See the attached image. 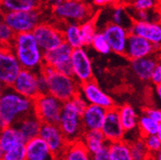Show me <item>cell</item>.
<instances>
[{"label": "cell", "instance_id": "26", "mask_svg": "<svg viewBox=\"0 0 161 160\" xmlns=\"http://www.w3.org/2000/svg\"><path fill=\"white\" fill-rule=\"evenodd\" d=\"M62 30L64 37V42L70 45L73 49L85 47L84 39L82 36V33H80V27L79 23H63Z\"/></svg>", "mask_w": 161, "mask_h": 160}, {"label": "cell", "instance_id": "1", "mask_svg": "<svg viewBox=\"0 0 161 160\" xmlns=\"http://www.w3.org/2000/svg\"><path fill=\"white\" fill-rule=\"evenodd\" d=\"M34 112V100L17 93L7 86L0 100V130L15 126L26 115Z\"/></svg>", "mask_w": 161, "mask_h": 160}, {"label": "cell", "instance_id": "32", "mask_svg": "<svg viewBox=\"0 0 161 160\" xmlns=\"http://www.w3.org/2000/svg\"><path fill=\"white\" fill-rule=\"evenodd\" d=\"M158 124L153 119L149 117L146 114H142L139 116L138 121V130L141 137H145L148 135H153L157 133Z\"/></svg>", "mask_w": 161, "mask_h": 160}, {"label": "cell", "instance_id": "16", "mask_svg": "<svg viewBox=\"0 0 161 160\" xmlns=\"http://www.w3.org/2000/svg\"><path fill=\"white\" fill-rule=\"evenodd\" d=\"M101 130L108 142L125 139V130L121 123L118 107H114L107 110L105 121Z\"/></svg>", "mask_w": 161, "mask_h": 160}, {"label": "cell", "instance_id": "36", "mask_svg": "<svg viewBox=\"0 0 161 160\" xmlns=\"http://www.w3.org/2000/svg\"><path fill=\"white\" fill-rule=\"evenodd\" d=\"M15 36L16 34L14 32V30L3 22L0 25V46L11 47Z\"/></svg>", "mask_w": 161, "mask_h": 160}, {"label": "cell", "instance_id": "20", "mask_svg": "<svg viewBox=\"0 0 161 160\" xmlns=\"http://www.w3.org/2000/svg\"><path fill=\"white\" fill-rule=\"evenodd\" d=\"M159 58L155 55H151L145 58L130 61V69L132 73L142 82H151L153 69Z\"/></svg>", "mask_w": 161, "mask_h": 160}, {"label": "cell", "instance_id": "7", "mask_svg": "<svg viewBox=\"0 0 161 160\" xmlns=\"http://www.w3.org/2000/svg\"><path fill=\"white\" fill-rule=\"evenodd\" d=\"M42 20L40 10L4 13V23L9 25L15 34L33 32Z\"/></svg>", "mask_w": 161, "mask_h": 160}, {"label": "cell", "instance_id": "35", "mask_svg": "<svg viewBox=\"0 0 161 160\" xmlns=\"http://www.w3.org/2000/svg\"><path fill=\"white\" fill-rule=\"evenodd\" d=\"M92 49L94 51H96L97 53L101 54V55H108L111 53V49L110 46L108 44V42L107 41V39L104 36V34L102 32H97V34L95 35V36L92 39L91 45Z\"/></svg>", "mask_w": 161, "mask_h": 160}, {"label": "cell", "instance_id": "14", "mask_svg": "<svg viewBox=\"0 0 161 160\" xmlns=\"http://www.w3.org/2000/svg\"><path fill=\"white\" fill-rule=\"evenodd\" d=\"M80 94L85 98L87 104L97 105L105 108L106 109H109L116 107L114 100L101 88L94 80H91V81L80 85Z\"/></svg>", "mask_w": 161, "mask_h": 160}, {"label": "cell", "instance_id": "25", "mask_svg": "<svg viewBox=\"0 0 161 160\" xmlns=\"http://www.w3.org/2000/svg\"><path fill=\"white\" fill-rule=\"evenodd\" d=\"M43 4V0H0V8L3 13L40 10Z\"/></svg>", "mask_w": 161, "mask_h": 160}, {"label": "cell", "instance_id": "51", "mask_svg": "<svg viewBox=\"0 0 161 160\" xmlns=\"http://www.w3.org/2000/svg\"><path fill=\"white\" fill-rule=\"evenodd\" d=\"M91 160H99V159H97L96 157H94V156H92V159Z\"/></svg>", "mask_w": 161, "mask_h": 160}, {"label": "cell", "instance_id": "4", "mask_svg": "<svg viewBox=\"0 0 161 160\" xmlns=\"http://www.w3.org/2000/svg\"><path fill=\"white\" fill-rule=\"evenodd\" d=\"M39 71L46 78L47 92L58 98L63 103L69 101L80 94V85L73 76L60 73L47 64H44Z\"/></svg>", "mask_w": 161, "mask_h": 160}, {"label": "cell", "instance_id": "13", "mask_svg": "<svg viewBox=\"0 0 161 160\" xmlns=\"http://www.w3.org/2000/svg\"><path fill=\"white\" fill-rule=\"evenodd\" d=\"M39 137L46 142L58 160L62 157L69 144L58 124H42Z\"/></svg>", "mask_w": 161, "mask_h": 160}, {"label": "cell", "instance_id": "50", "mask_svg": "<svg viewBox=\"0 0 161 160\" xmlns=\"http://www.w3.org/2000/svg\"><path fill=\"white\" fill-rule=\"evenodd\" d=\"M121 1H122L123 3H128L129 4L130 2V0H121Z\"/></svg>", "mask_w": 161, "mask_h": 160}, {"label": "cell", "instance_id": "10", "mask_svg": "<svg viewBox=\"0 0 161 160\" xmlns=\"http://www.w3.org/2000/svg\"><path fill=\"white\" fill-rule=\"evenodd\" d=\"M71 63L73 68V77L80 85L93 80V64L85 47L73 49Z\"/></svg>", "mask_w": 161, "mask_h": 160}, {"label": "cell", "instance_id": "23", "mask_svg": "<svg viewBox=\"0 0 161 160\" xmlns=\"http://www.w3.org/2000/svg\"><path fill=\"white\" fill-rule=\"evenodd\" d=\"M119 115L122 123L123 129L125 130V137L130 134H133L138 130V121L139 115L135 108L130 104H124L118 107ZM139 131V130H138Z\"/></svg>", "mask_w": 161, "mask_h": 160}, {"label": "cell", "instance_id": "33", "mask_svg": "<svg viewBox=\"0 0 161 160\" xmlns=\"http://www.w3.org/2000/svg\"><path fill=\"white\" fill-rule=\"evenodd\" d=\"M80 33H82V36H83V39H84L85 47L90 46L93 37L95 36V35L98 32L96 16L93 17V18L88 19V20L84 21L83 23H80Z\"/></svg>", "mask_w": 161, "mask_h": 160}, {"label": "cell", "instance_id": "29", "mask_svg": "<svg viewBox=\"0 0 161 160\" xmlns=\"http://www.w3.org/2000/svg\"><path fill=\"white\" fill-rule=\"evenodd\" d=\"M110 22L118 25H122L128 29L130 28L133 20L128 12V8L125 4L119 3L111 7L110 12Z\"/></svg>", "mask_w": 161, "mask_h": 160}, {"label": "cell", "instance_id": "15", "mask_svg": "<svg viewBox=\"0 0 161 160\" xmlns=\"http://www.w3.org/2000/svg\"><path fill=\"white\" fill-rule=\"evenodd\" d=\"M38 71L22 68L15 78L12 87L19 94L35 100L40 93L37 85Z\"/></svg>", "mask_w": 161, "mask_h": 160}, {"label": "cell", "instance_id": "17", "mask_svg": "<svg viewBox=\"0 0 161 160\" xmlns=\"http://www.w3.org/2000/svg\"><path fill=\"white\" fill-rule=\"evenodd\" d=\"M156 50L157 48L146 38L130 33L124 56L132 61L153 55Z\"/></svg>", "mask_w": 161, "mask_h": 160}, {"label": "cell", "instance_id": "47", "mask_svg": "<svg viewBox=\"0 0 161 160\" xmlns=\"http://www.w3.org/2000/svg\"><path fill=\"white\" fill-rule=\"evenodd\" d=\"M3 22H4V13L1 10V8H0V25H1Z\"/></svg>", "mask_w": 161, "mask_h": 160}, {"label": "cell", "instance_id": "44", "mask_svg": "<svg viewBox=\"0 0 161 160\" xmlns=\"http://www.w3.org/2000/svg\"><path fill=\"white\" fill-rule=\"evenodd\" d=\"M155 94H156V97L158 99L159 103L161 104V84L155 86Z\"/></svg>", "mask_w": 161, "mask_h": 160}, {"label": "cell", "instance_id": "21", "mask_svg": "<svg viewBox=\"0 0 161 160\" xmlns=\"http://www.w3.org/2000/svg\"><path fill=\"white\" fill-rule=\"evenodd\" d=\"M26 160H58L42 137H36L26 142Z\"/></svg>", "mask_w": 161, "mask_h": 160}, {"label": "cell", "instance_id": "2", "mask_svg": "<svg viewBox=\"0 0 161 160\" xmlns=\"http://www.w3.org/2000/svg\"><path fill=\"white\" fill-rule=\"evenodd\" d=\"M87 105V102L80 94L64 103L62 115L58 125L68 143L82 139L85 132L82 114Z\"/></svg>", "mask_w": 161, "mask_h": 160}, {"label": "cell", "instance_id": "12", "mask_svg": "<svg viewBox=\"0 0 161 160\" xmlns=\"http://www.w3.org/2000/svg\"><path fill=\"white\" fill-rule=\"evenodd\" d=\"M102 32L108 42L111 52L117 55H124L130 35V29L113 22H108L102 29Z\"/></svg>", "mask_w": 161, "mask_h": 160}, {"label": "cell", "instance_id": "24", "mask_svg": "<svg viewBox=\"0 0 161 160\" xmlns=\"http://www.w3.org/2000/svg\"><path fill=\"white\" fill-rule=\"evenodd\" d=\"M91 155H95L108 145V141L101 130H85L80 139Z\"/></svg>", "mask_w": 161, "mask_h": 160}, {"label": "cell", "instance_id": "46", "mask_svg": "<svg viewBox=\"0 0 161 160\" xmlns=\"http://www.w3.org/2000/svg\"><path fill=\"white\" fill-rule=\"evenodd\" d=\"M6 87H7V86H6L1 81H0V100H1V98H2V96H3V93H4Z\"/></svg>", "mask_w": 161, "mask_h": 160}, {"label": "cell", "instance_id": "49", "mask_svg": "<svg viewBox=\"0 0 161 160\" xmlns=\"http://www.w3.org/2000/svg\"><path fill=\"white\" fill-rule=\"evenodd\" d=\"M157 136L160 138V140H161V122L158 124V130H157Z\"/></svg>", "mask_w": 161, "mask_h": 160}, {"label": "cell", "instance_id": "27", "mask_svg": "<svg viewBox=\"0 0 161 160\" xmlns=\"http://www.w3.org/2000/svg\"><path fill=\"white\" fill-rule=\"evenodd\" d=\"M92 155L82 140L69 143L64 154L58 160H91Z\"/></svg>", "mask_w": 161, "mask_h": 160}, {"label": "cell", "instance_id": "34", "mask_svg": "<svg viewBox=\"0 0 161 160\" xmlns=\"http://www.w3.org/2000/svg\"><path fill=\"white\" fill-rule=\"evenodd\" d=\"M26 142L21 141L5 151L2 160H26Z\"/></svg>", "mask_w": 161, "mask_h": 160}, {"label": "cell", "instance_id": "11", "mask_svg": "<svg viewBox=\"0 0 161 160\" xmlns=\"http://www.w3.org/2000/svg\"><path fill=\"white\" fill-rule=\"evenodd\" d=\"M22 67L9 46H0V81L6 86H12Z\"/></svg>", "mask_w": 161, "mask_h": 160}, {"label": "cell", "instance_id": "19", "mask_svg": "<svg viewBox=\"0 0 161 160\" xmlns=\"http://www.w3.org/2000/svg\"><path fill=\"white\" fill-rule=\"evenodd\" d=\"M105 108L88 104L82 114V122L85 130H101L107 114Z\"/></svg>", "mask_w": 161, "mask_h": 160}, {"label": "cell", "instance_id": "22", "mask_svg": "<svg viewBox=\"0 0 161 160\" xmlns=\"http://www.w3.org/2000/svg\"><path fill=\"white\" fill-rule=\"evenodd\" d=\"M42 126V122L38 119L35 112L26 115L15 124V127L18 129L25 142L39 136Z\"/></svg>", "mask_w": 161, "mask_h": 160}, {"label": "cell", "instance_id": "18", "mask_svg": "<svg viewBox=\"0 0 161 160\" xmlns=\"http://www.w3.org/2000/svg\"><path fill=\"white\" fill-rule=\"evenodd\" d=\"M130 32L146 38L157 49L161 47L160 21H133L130 28Z\"/></svg>", "mask_w": 161, "mask_h": 160}, {"label": "cell", "instance_id": "28", "mask_svg": "<svg viewBox=\"0 0 161 160\" xmlns=\"http://www.w3.org/2000/svg\"><path fill=\"white\" fill-rule=\"evenodd\" d=\"M108 148L110 160H133L130 152V142L125 139L108 142Z\"/></svg>", "mask_w": 161, "mask_h": 160}, {"label": "cell", "instance_id": "8", "mask_svg": "<svg viewBox=\"0 0 161 160\" xmlns=\"http://www.w3.org/2000/svg\"><path fill=\"white\" fill-rule=\"evenodd\" d=\"M38 45L44 52L50 51L64 42L62 26L42 20L33 31Z\"/></svg>", "mask_w": 161, "mask_h": 160}, {"label": "cell", "instance_id": "3", "mask_svg": "<svg viewBox=\"0 0 161 160\" xmlns=\"http://www.w3.org/2000/svg\"><path fill=\"white\" fill-rule=\"evenodd\" d=\"M11 48L22 68L39 71L44 65V51L38 45L33 32L16 34Z\"/></svg>", "mask_w": 161, "mask_h": 160}, {"label": "cell", "instance_id": "6", "mask_svg": "<svg viewBox=\"0 0 161 160\" xmlns=\"http://www.w3.org/2000/svg\"><path fill=\"white\" fill-rule=\"evenodd\" d=\"M63 107L64 103L48 92L34 100V112L42 124H58Z\"/></svg>", "mask_w": 161, "mask_h": 160}, {"label": "cell", "instance_id": "43", "mask_svg": "<svg viewBox=\"0 0 161 160\" xmlns=\"http://www.w3.org/2000/svg\"><path fill=\"white\" fill-rule=\"evenodd\" d=\"M63 1H64V0H43L44 4H45L48 8H50V9H52V10H53L54 8H56L57 6H58Z\"/></svg>", "mask_w": 161, "mask_h": 160}, {"label": "cell", "instance_id": "48", "mask_svg": "<svg viewBox=\"0 0 161 160\" xmlns=\"http://www.w3.org/2000/svg\"><path fill=\"white\" fill-rule=\"evenodd\" d=\"M4 153H5V150L3 149V147L0 145V160L3 159V156H4Z\"/></svg>", "mask_w": 161, "mask_h": 160}, {"label": "cell", "instance_id": "40", "mask_svg": "<svg viewBox=\"0 0 161 160\" xmlns=\"http://www.w3.org/2000/svg\"><path fill=\"white\" fill-rule=\"evenodd\" d=\"M92 3L97 8H111L119 3H122V1L121 0H92Z\"/></svg>", "mask_w": 161, "mask_h": 160}, {"label": "cell", "instance_id": "42", "mask_svg": "<svg viewBox=\"0 0 161 160\" xmlns=\"http://www.w3.org/2000/svg\"><path fill=\"white\" fill-rule=\"evenodd\" d=\"M37 85H38V89H39L40 94L47 93V81H46V78L40 71H38Z\"/></svg>", "mask_w": 161, "mask_h": 160}, {"label": "cell", "instance_id": "5", "mask_svg": "<svg viewBox=\"0 0 161 160\" xmlns=\"http://www.w3.org/2000/svg\"><path fill=\"white\" fill-rule=\"evenodd\" d=\"M56 19L62 23H83L95 17V12L91 6L83 0H64L52 10Z\"/></svg>", "mask_w": 161, "mask_h": 160}, {"label": "cell", "instance_id": "31", "mask_svg": "<svg viewBox=\"0 0 161 160\" xmlns=\"http://www.w3.org/2000/svg\"><path fill=\"white\" fill-rule=\"evenodd\" d=\"M130 152L133 160H151L150 153L143 137H138L130 142Z\"/></svg>", "mask_w": 161, "mask_h": 160}, {"label": "cell", "instance_id": "37", "mask_svg": "<svg viewBox=\"0 0 161 160\" xmlns=\"http://www.w3.org/2000/svg\"><path fill=\"white\" fill-rule=\"evenodd\" d=\"M160 2L161 0H130L128 6L134 10L152 11L156 10L160 5Z\"/></svg>", "mask_w": 161, "mask_h": 160}, {"label": "cell", "instance_id": "41", "mask_svg": "<svg viewBox=\"0 0 161 160\" xmlns=\"http://www.w3.org/2000/svg\"><path fill=\"white\" fill-rule=\"evenodd\" d=\"M151 83H153L154 86L161 84V58L158 59V62L153 69L152 79H151Z\"/></svg>", "mask_w": 161, "mask_h": 160}, {"label": "cell", "instance_id": "30", "mask_svg": "<svg viewBox=\"0 0 161 160\" xmlns=\"http://www.w3.org/2000/svg\"><path fill=\"white\" fill-rule=\"evenodd\" d=\"M21 141H24V139L15 126H10L0 130V145L5 151Z\"/></svg>", "mask_w": 161, "mask_h": 160}, {"label": "cell", "instance_id": "39", "mask_svg": "<svg viewBox=\"0 0 161 160\" xmlns=\"http://www.w3.org/2000/svg\"><path fill=\"white\" fill-rule=\"evenodd\" d=\"M143 113L153 119L157 123L161 122V108L154 107H148L143 110Z\"/></svg>", "mask_w": 161, "mask_h": 160}, {"label": "cell", "instance_id": "38", "mask_svg": "<svg viewBox=\"0 0 161 160\" xmlns=\"http://www.w3.org/2000/svg\"><path fill=\"white\" fill-rule=\"evenodd\" d=\"M143 139H144L145 144L152 155L156 153L161 149V140L157 136V134L148 135V136L143 137Z\"/></svg>", "mask_w": 161, "mask_h": 160}, {"label": "cell", "instance_id": "45", "mask_svg": "<svg viewBox=\"0 0 161 160\" xmlns=\"http://www.w3.org/2000/svg\"><path fill=\"white\" fill-rule=\"evenodd\" d=\"M151 160H161V149L154 154L152 155Z\"/></svg>", "mask_w": 161, "mask_h": 160}, {"label": "cell", "instance_id": "9", "mask_svg": "<svg viewBox=\"0 0 161 160\" xmlns=\"http://www.w3.org/2000/svg\"><path fill=\"white\" fill-rule=\"evenodd\" d=\"M73 48L64 42L53 50L44 52V64L54 67L60 73L73 76L71 56Z\"/></svg>", "mask_w": 161, "mask_h": 160}]
</instances>
